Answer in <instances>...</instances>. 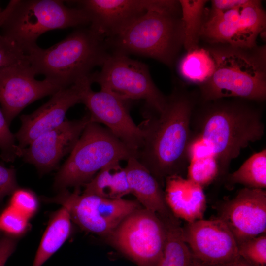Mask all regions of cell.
Returning a JSON list of instances; mask_svg holds the SVG:
<instances>
[{
  "mask_svg": "<svg viewBox=\"0 0 266 266\" xmlns=\"http://www.w3.org/2000/svg\"><path fill=\"white\" fill-rule=\"evenodd\" d=\"M9 205L30 219L37 211V198L32 191L25 188H17L12 194Z\"/></svg>",
  "mask_w": 266,
  "mask_h": 266,
  "instance_id": "31",
  "label": "cell"
},
{
  "mask_svg": "<svg viewBox=\"0 0 266 266\" xmlns=\"http://www.w3.org/2000/svg\"><path fill=\"white\" fill-rule=\"evenodd\" d=\"M190 266H255L249 263L241 257L229 262L217 264V265H206L201 263L193 257Z\"/></svg>",
  "mask_w": 266,
  "mask_h": 266,
  "instance_id": "37",
  "label": "cell"
},
{
  "mask_svg": "<svg viewBox=\"0 0 266 266\" xmlns=\"http://www.w3.org/2000/svg\"><path fill=\"white\" fill-rule=\"evenodd\" d=\"M16 247L13 237L6 235L0 238V266H4Z\"/></svg>",
  "mask_w": 266,
  "mask_h": 266,
  "instance_id": "35",
  "label": "cell"
},
{
  "mask_svg": "<svg viewBox=\"0 0 266 266\" xmlns=\"http://www.w3.org/2000/svg\"><path fill=\"white\" fill-rule=\"evenodd\" d=\"M0 108V149L1 157L6 162H13L21 157L22 149L16 144L15 135Z\"/></svg>",
  "mask_w": 266,
  "mask_h": 266,
  "instance_id": "30",
  "label": "cell"
},
{
  "mask_svg": "<svg viewBox=\"0 0 266 266\" xmlns=\"http://www.w3.org/2000/svg\"><path fill=\"white\" fill-rule=\"evenodd\" d=\"M215 63L211 77L200 86L198 101L239 98L258 102L266 99V46L241 48L212 44Z\"/></svg>",
  "mask_w": 266,
  "mask_h": 266,
  "instance_id": "3",
  "label": "cell"
},
{
  "mask_svg": "<svg viewBox=\"0 0 266 266\" xmlns=\"http://www.w3.org/2000/svg\"><path fill=\"white\" fill-rule=\"evenodd\" d=\"M248 0H213L209 9L213 11H223L233 9L247 2Z\"/></svg>",
  "mask_w": 266,
  "mask_h": 266,
  "instance_id": "36",
  "label": "cell"
},
{
  "mask_svg": "<svg viewBox=\"0 0 266 266\" xmlns=\"http://www.w3.org/2000/svg\"><path fill=\"white\" fill-rule=\"evenodd\" d=\"M82 103L89 110L91 122L105 125L116 137L130 148L138 151L144 138L142 126L132 119L125 100L107 91L95 92L89 88Z\"/></svg>",
  "mask_w": 266,
  "mask_h": 266,
  "instance_id": "17",
  "label": "cell"
},
{
  "mask_svg": "<svg viewBox=\"0 0 266 266\" xmlns=\"http://www.w3.org/2000/svg\"><path fill=\"white\" fill-rule=\"evenodd\" d=\"M91 84L89 77L85 78L68 87L60 89L33 112L22 115L21 127L14 135L19 147L26 148L40 135L64 122L68 109L82 103Z\"/></svg>",
  "mask_w": 266,
  "mask_h": 266,
  "instance_id": "14",
  "label": "cell"
},
{
  "mask_svg": "<svg viewBox=\"0 0 266 266\" xmlns=\"http://www.w3.org/2000/svg\"><path fill=\"white\" fill-rule=\"evenodd\" d=\"M224 180L228 188L237 184L245 187L265 189L266 188V149L256 153L247 159Z\"/></svg>",
  "mask_w": 266,
  "mask_h": 266,
  "instance_id": "24",
  "label": "cell"
},
{
  "mask_svg": "<svg viewBox=\"0 0 266 266\" xmlns=\"http://www.w3.org/2000/svg\"><path fill=\"white\" fill-rule=\"evenodd\" d=\"M43 201L60 204L68 212L73 221L83 230L107 237L130 214L140 208L137 201L109 199L97 195L80 193L79 188L73 192L67 189Z\"/></svg>",
  "mask_w": 266,
  "mask_h": 266,
  "instance_id": "10",
  "label": "cell"
},
{
  "mask_svg": "<svg viewBox=\"0 0 266 266\" xmlns=\"http://www.w3.org/2000/svg\"><path fill=\"white\" fill-rule=\"evenodd\" d=\"M106 41L113 52L142 55L172 66L184 41L179 0H157L153 8Z\"/></svg>",
  "mask_w": 266,
  "mask_h": 266,
  "instance_id": "4",
  "label": "cell"
},
{
  "mask_svg": "<svg viewBox=\"0 0 266 266\" xmlns=\"http://www.w3.org/2000/svg\"><path fill=\"white\" fill-rule=\"evenodd\" d=\"M162 220L166 227V237L162 256L157 266H190L193 256L183 239L180 219Z\"/></svg>",
  "mask_w": 266,
  "mask_h": 266,
  "instance_id": "23",
  "label": "cell"
},
{
  "mask_svg": "<svg viewBox=\"0 0 266 266\" xmlns=\"http://www.w3.org/2000/svg\"><path fill=\"white\" fill-rule=\"evenodd\" d=\"M84 186L83 193L109 199H123L131 194L125 169L120 163L103 168Z\"/></svg>",
  "mask_w": 266,
  "mask_h": 266,
  "instance_id": "21",
  "label": "cell"
},
{
  "mask_svg": "<svg viewBox=\"0 0 266 266\" xmlns=\"http://www.w3.org/2000/svg\"><path fill=\"white\" fill-rule=\"evenodd\" d=\"M166 237V225L159 215L140 207L127 216L106 238L138 266H157Z\"/></svg>",
  "mask_w": 266,
  "mask_h": 266,
  "instance_id": "9",
  "label": "cell"
},
{
  "mask_svg": "<svg viewBox=\"0 0 266 266\" xmlns=\"http://www.w3.org/2000/svg\"><path fill=\"white\" fill-rule=\"evenodd\" d=\"M3 11V10H2L1 9V8L0 7V17H1V15H2V14Z\"/></svg>",
  "mask_w": 266,
  "mask_h": 266,
  "instance_id": "38",
  "label": "cell"
},
{
  "mask_svg": "<svg viewBox=\"0 0 266 266\" xmlns=\"http://www.w3.org/2000/svg\"><path fill=\"white\" fill-rule=\"evenodd\" d=\"M214 61L207 48L187 51L180 59L178 71L186 81L199 86L207 81L214 71Z\"/></svg>",
  "mask_w": 266,
  "mask_h": 266,
  "instance_id": "25",
  "label": "cell"
},
{
  "mask_svg": "<svg viewBox=\"0 0 266 266\" xmlns=\"http://www.w3.org/2000/svg\"><path fill=\"white\" fill-rule=\"evenodd\" d=\"M18 188L14 169L0 164V202Z\"/></svg>",
  "mask_w": 266,
  "mask_h": 266,
  "instance_id": "34",
  "label": "cell"
},
{
  "mask_svg": "<svg viewBox=\"0 0 266 266\" xmlns=\"http://www.w3.org/2000/svg\"><path fill=\"white\" fill-rule=\"evenodd\" d=\"M65 3L61 0H11L0 18V35L26 53L37 45L38 38L47 31L90 23L82 9Z\"/></svg>",
  "mask_w": 266,
  "mask_h": 266,
  "instance_id": "6",
  "label": "cell"
},
{
  "mask_svg": "<svg viewBox=\"0 0 266 266\" xmlns=\"http://www.w3.org/2000/svg\"><path fill=\"white\" fill-rule=\"evenodd\" d=\"M198 101V92L176 86L158 117L148 118L142 126L143 142L137 159L162 187L167 177L183 176L187 169L191 121Z\"/></svg>",
  "mask_w": 266,
  "mask_h": 266,
  "instance_id": "1",
  "label": "cell"
},
{
  "mask_svg": "<svg viewBox=\"0 0 266 266\" xmlns=\"http://www.w3.org/2000/svg\"><path fill=\"white\" fill-rule=\"evenodd\" d=\"M187 178L204 188L218 179L219 168L214 155L191 161Z\"/></svg>",
  "mask_w": 266,
  "mask_h": 266,
  "instance_id": "27",
  "label": "cell"
},
{
  "mask_svg": "<svg viewBox=\"0 0 266 266\" xmlns=\"http://www.w3.org/2000/svg\"><path fill=\"white\" fill-rule=\"evenodd\" d=\"M240 257L255 266H266V233L238 245Z\"/></svg>",
  "mask_w": 266,
  "mask_h": 266,
  "instance_id": "28",
  "label": "cell"
},
{
  "mask_svg": "<svg viewBox=\"0 0 266 266\" xmlns=\"http://www.w3.org/2000/svg\"><path fill=\"white\" fill-rule=\"evenodd\" d=\"M36 75L29 62L0 70V104L9 125L25 107L62 89Z\"/></svg>",
  "mask_w": 266,
  "mask_h": 266,
  "instance_id": "13",
  "label": "cell"
},
{
  "mask_svg": "<svg viewBox=\"0 0 266 266\" xmlns=\"http://www.w3.org/2000/svg\"><path fill=\"white\" fill-rule=\"evenodd\" d=\"M181 229L183 239L193 257L201 263L220 264L240 257L233 235L218 217L186 223Z\"/></svg>",
  "mask_w": 266,
  "mask_h": 266,
  "instance_id": "12",
  "label": "cell"
},
{
  "mask_svg": "<svg viewBox=\"0 0 266 266\" xmlns=\"http://www.w3.org/2000/svg\"><path fill=\"white\" fill-rule=\"evenodd\" d=\"M165 185L166 202L176 217L186 223L203 219L206 207L203 187L177 174L167 177Z\"/></svg>",
  "mask_w": 266,
  "mask_h": 266,
  "instance_id": "19",
  "label": "cell"
},
{
  "mask_svg": "<svg viewBox=\"0 0 266 266\" xmlns=\"http://www.w3.org/2000/svg\"><path fill=\"white\" fill-rule=\"evenodd\" d=\"M82 9L89 28L106 39L113 37L153 8L157 0H82L66 1Z\"/></svg>",
  "mask_w": 266,
  "mask_h": 266,
  "instance_id": "16",
  "label": "cell"
},
{
  "mask_svg": "<svg viewBox=\"0 0 266 266\" xmlns=\"http://www.w3.org/2000/svg\"><path fill=\"white\" fill-rule=\"evenodd\" d=\"M29 62L26 53L14 42L0 34V70Z\"/></svg>",
  "mask_w": 266,
  "mask_h": 266,
  "instance_id": "32",
  "label": "cell"
},
{
  "mask_svg": "<svg viewBox=\"0 0 266 266\" xmlns=\"http://www.w3.org/2000/svg\"><path fill=\"white\" fill-rule=\"evenodd\" d=\"M257 103L239 98L198 101L191 129L211 146L219 165L217 180H224L231 161L242 149L263 137V111Z\"/></svg>",
  "mask_w": 266,
  "mask_h": 266,
  "instance_id": "2",
  "label": "cell"
},
{
  "mask_svg": "<svg viewBox=\"0 0 266 266\" xmlns=\"http://www.w3.org/2000/svg\"><path fill=\"white\" fill-rule=\"evenodd\" d=\"M218 217L233 235L237 245L266 233L265 189L244 187L217 207Z\"/></svg>",
  "mask_w": 266,
  "mask_h": 266,
  "instance_id": "15",
  "label": "cell"
},
{
  "mask_svg": "<svg viewBox=\"0 0 266 266\" xmlns=\"http://www.w3.org/2000/svg\"><path fill=\"white\" fill-rule=\"evenodd\" d=\"M187 155L190 161L214 155L211 146L202 138L194 134L189 143ZM215 156V155H214Z\"/></svg>",
  "mask_w": 266,
  "mask_h": 266,
  "instance_id": "33",
  "label": "cell"
},
{
  "mask_svg": "<svg viewBox=\"0 0 266 266\" xmlns=\"http://www.w3.org/2000/svg\"><path fill=\"white\" fill-rule=\"evenodd\" d=\"M127 161L124 168L131 194L135 197L139 204L155 212L161 218H177L166 202L162 186L150 172L135 157Z\"/></svg>",
  "mask_w": 266,
  "mask_h": 266,
  "instance_id": "20",
  "label": "cell"
},
{
  "mask_svg": "<svg viewBox=\"0 0 266 266\" xmlns=\"http://www.w3.org/2000/svg\"><path fill=\"white\" fill-rule=\"evenodd\" d=\"M266 27V14L262 2L248 0L242 5L226 11L205 10L200 39L211 45L252 48L257 45V39Z\"/></svg>",
  "mask_w": 266,
  "mask_h": 266,
  "instance_id": "11",
  "label": "cell"
},
{
  "mask_svg": "<svg viewBox=\"0 0 266 266\" xmlns=\"http://www.w3.org/2000/svg\"><path fill=\"white\" fill-rule=\"evenodd\" d=\"M71 219L62 207L54 213L43 235L32 266H42L69 236Z\"/></svg>",
  "mask_w": 266,
  "mask_h": 266,
  "instance_id": "22",
  "label": "cell"
},
{
  "mask_svg": "<svg viewBox=\"0 0 266 266\" xmlns=\"http://www.w3.org/2000/svg\"><path fill=\"white\" fill-rule=\"evenodd\" d=\"M207 1L204 0H179L184 33L183 46L187 52L199 47L205 6Z\"/></svg>",
  "mask_w": 266,
  "mask_h": 266,
  "instance_id": "26",
  "label": "cell"
},
{
  "mask_svg": "<svg viewBox=\"0 0 266 266\" xmlns=\"http://www.w3.org/2000/svg\"><path fill=\"white\" fill-rule=\"evenodd\" d=\"M137 154L108 129L90 122L57 173L54 187L60 191L68 187L80 188L103 168L137 158Z\"/></svg>",
  "mask_w": 266,
  "mask_h": 266,
  "instance_id": "7",
  "label": "cell"
},
{
  "mask_svg": "<svg viewBox=\"0 0 266 266\" xmlns=\"http://www.w3.org/2000/svg\"><path fill=\"white\" fill-rule=\"evenodd\" d=\"M103 37L89 27H78L66 38L43 49L28 50L29 62L36 74L43 75L61 88L89 77L92 69L101 66L109 53Z\"/></svg>",
  "mask_w": 266,
  "mask_h": 266,
  "instance_id": "5",
  "label": "cell"
},
{
  "mask_svg": "<svg viewBox=\"0 0 266 266\" xmlns=\"http://www.w3.org/2000/svg\"><path fill=\"white\" fill-rule=\"evenodd\" d=\"M90 122L89 113L78 120H65L22 149L21 157L34 166L41 174L54 170L60 160L71 152Z\"/></svg>",
  "mask_w": 266,
  "mask_h": 266,
  "instance_id": "18",
  "label": "cell"
},
{
  "mask_svg": "<svg viewBox=\"0 0 266 266\" xmlns=\"http://www.w3.org/2000/svg\"><path fill=\"white\" fill-rule=\"evenodd\" d=\"M92 83H97L101 90L126 101L143 100L148 106L160 113L165 106V96L153 82L147 66L127 55L113 52L101 66L100 71L89 76Z\"/></svg>",
  "mask_w": 266,
  "mask_h": 266,
  "instance_id": "8",
  "label": "cell"
},
{
  "mask_svg": "<svg viewBox=\"0 0 266 266\" xmlns=\"http://www.w3.org/2000/svg\"><path fill=\"white\" fill-rule=\"evenodd\" d=\"M29 219L9 205L0 214V231L13 237L20 236L26 231Z\"/></svg>",
  "mask_w": 266,
  "mask_h": 266,
  "instance_id": "29",
  "label": "cell"
}]
</instances>
